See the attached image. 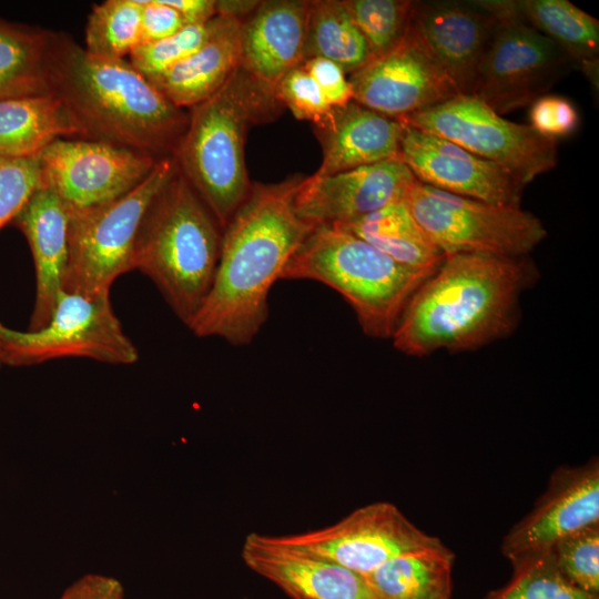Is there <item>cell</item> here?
<instances>
[{
    "label": "cell",
    "instance_id": "836d02e7",
    "mask_svg": "<svg viewBox=\"0 0 599 599\" xmlns=\"http://www.w3.org/2000/svg\"><path fill=\"white\" fill-rule=\"evenodd\" d=\"M551 550L566 579L577 588L599 596V525L559 539Z\"/></svg>",
    "mask_w": 599,
    "mask_h": 599
},
{
    "label": "cell",
    "instance_id": "30bf717a",
    "mask_svg": "<svg viewBox=\"0 0 599 599\" xmlns=\"http://www.w3.org/2000/svg\"><path fill=\"white\" fill-rule=\"evenodd\" d=\"M400 122L460 145L506 169L525 185L558 162L557 141L528 124L506 120L471 94H457Z\"/></svg>",
    "mask_w": 599,
    "mask_h": 599
},
{
    "label": "cell",
    "instance_id": "5b68a950",
    "mask_svg": "<svg viewBox=\"0 0 599 599\" xmlns=\"http://www.w3.org/2000/svg\"><path fill=\"white\" fill-rule=\"evenodd\" d=\"M223 230L177 170L150 205L140 226L134 270L148 276L184 325L212 286Z\"/></svg>",
    "mask_w": 599,
    "mask_h": 599
},
{
    "label": "cell",
    "instance_id": "603a6c76",
    "mask_svg": "<svg viewBox=\"0 0 599 599\" xmlns=\"http://www.w3.org/2000/svg\"><path fill=\"white\" fill-rule=\"evenodd\" d=\"M242 19L216 14L207 40L169 70L148 78L174 105L193 108L212 97L241 64Z\"/></svg>",
    "mask_w": 599,
    "mask_h": 599
},
{
    "label": "cell",
    "instance_id": "4316f807",
    "mask_svg": "<svg viewBox=\"0 0 599 599\" xmlns=\"http://www.w3.org/2000/svg\"><path fill=\"white\" fill-rule=\"evenodd\" d=\"M332 225L415 270L435 272L444 260V254L419 227L405 201L389 204L356 221Z\"/></svg>",
    "mask_w": 599,
    "mask_h": 599
},
{
    "label": "cell",
    "instance_id": "d6986e66",
    "mask_svg": "<svg viewBox=\"0 0 599 599\" xmlns=\"http://www.w3.org/2000/svg\"><path fill=\"white\" fill-rule=\"evenodd\" d=\"M244 564L292 599H376L365 577L329 560L251 532L241 552Z\"/></svg>",
    "mask_w": 599,
    "mask_h": 599
},
{
    "label": "cell",
    "instance_id": "d590c367",
    "mask_svg": "<svg viewBox=\"0 0 599 599\" xmlns=\"http://www.w3.org/2000/svg\"><path fill=\"white\" fill-rule=\"evenodd\" d=\"M275 95L295 118L314 123L316 129L325 126L333 115L334 109L301 64L282 78L275 89Z\"/></svg>",
    "mask_w": 599,
    "mask_h": 599
},
{
    "label": "cell",
    "instance_id": "7a4b0ae2",
    "mask_svg": "<svg viewBox=\"0 0 599 599\" xmlns=\"http://www.w3.org/2000/svg\"><path fill=\"white\" fill-rule=\"evenodd\" d=\"M536 265L483 254L445 255L415 292L390 337L408 356L475 351L511 334L521 294L538 280Z\"/></svg>",
    "mask_w": 599,
    "mask_h": 599
},
{
    "label": "cell",
    "instance_id": "52a82bcc",
    "mask_svg": "<svg viewBox=\"0 0 599 599\" xmlns=\"http://www.w3.org/2000/svg\"><path fill=\"white\" fill-rule=\"evenodd\" d=\"M177 170L173 155L161 158L150 174L124 195L89 207L70 209L63 291L88 296L110 295L113 282L134 270V250L142 221Z\"/></svg>",
    "mask_w": 599,
    "mask_h": 599
},
{
    "label": "cell",
    "instance_id": "74e56055",
    "mask_svg": "<svg viewBox=\"0 0 599 599\" xmlns=\"http://www.w3.org/2000/svg\"><path fill=\"white\" fill-rule=\"evenodd\" d=\"M301 65L316 82L333 109L343 108L353 101L352 85L338 64L316 57L304 60Z\"/></svg>",
    "mask_w": 599,
    "mask_h": 599
},
{
    "label": "cell",
    "instance_id": "cb8c5ba5",
    "mask_svg": "<svg viewBox=\"0 0 599 599\" xmlns=\"http://www.w3.org/2000/svg\"><path fill=\"white\" fill-rule=\"evenodd\" d=\"M498 20L517 19L555 42L598 83L599 21L568 0H476Z\"/></svg>",
    "mask_w": 599,
    "mask_h": 599
},
{
    "label": "cell",
    "instance_id": "ab89813d",
    "mask_svg": "<svg viewBox=\"0 0 599 599\" xmlns=\"http://www.w3.org/2000/svg\"><path fill=\"white\" fill-rule=\"evenodd\" d=\"M59 599H125L119 580L103 575H85L69 586Z\"/></svg>",
    "mask_w": 599,
    "mask_h": 599
},
{
    "label": "cell",
    "instance_id": "6da1fadb",
    "mask_svg": "<svg viewBox=\"0 0 599 599\" xmlns=\"http://www.w3.org/2000/svg\"><path fill=\"white\" fill-rule=\"evenodd\" d=\"M302 177L253 183L223 230L210 292L187 324L199 337H220L234 346L255 338L268 316V294L315 225L295 212Z\"/></svg>",
    "mask_w": 599,
    "mask_h": 599
},
{
    "label": "cell",
    "instance_id": "4dcf8cb0",
    "mask_svg": "<svg viewBox=\"0 0 599 599\" xmlns=\"http://www.w3.org/2000/svg\"><path fill=\"white\" fill-rule=\"evenodd\" d=\"M510 580L485 599H599L573 586L557 567L551 548L512 560Z\"/></svg>",
    "mask_w": 599,
    "mask_h": 599
},
{
    "label": "cell",
    "instance_id": "484cf974",
    "mask_svg": "<svg viewBox=\"0 0 599 599\" xmlns=\"http://www.w3.org/2000/svg\"><path fill=\"white\" fill-rule=\"evenodd\" d=\"M453 565L440 542L395 556L364 577L376 599H450Z\"/></svg>",
    "mask_w": 599,
    "mask_h": 599
},
{
    "label": "cell",
    "instance_id": "277c9868",
    "mask_svg": "<svg viewBox=\"0 0 599 599\" xmlns=\"http://www.w3.org/2000/svg\"><path fill=\"white\" fill-rule=\"evenodd\" d=\"M281 105L275 92L240 65L220 90L191 108L173 156L222 230L252 185L244 159L247 130L273 119Z\"/></svg>",
    "mask_w": 599,
    "mask_h": 599
},
{
    "label": "cell",
    "instance_id": "9c48e42d",
    "mask_svg": "<svg viewBox=\"0 0 599 599\" xmlns=\"http://www.w3.org/2000/svg\"><path fill=\"white\" fill-rule=\"evenodd\" d=\"M3 365L32 366L63 357H85L130 365L139 353L116 317L110 295L88 296L62 291L48 324L17 331L0 323Z\"/></svg>",
    "mask_w": 599,
    "mask_h": 599
},
{
    "label": "cell",
    "instance_id": "83f0119b",
    "mask_svg": "<svg viewBox=\"0 0 599 599\" xmlns=\"http://www.w3.org/2000/svg\"><path fill=\"white\" fill-rule=\"evenodd\" d=\"M51 35L0 19V100L51 93L47 67Z\"/></svg>",
    "mask_w": 599,
    "mask_h": 599
},
{
    "label": "cell",
    "instance_id": "d6a6232c",
    "mask_svg": "<svg viewBox=\"0 0 599 599\" xmlns=\"http://www.w3.org/2000/svg\"><path fill=\"white\" fill-rule=\"evenodd\" d=\"M214 18L205 23L185 24L165 39L139 44L129 62L145 78L158 75L194 53L210 37Z\"/></svg>",
    "mask_w": 599,
    "mask_h": 599
},
{
    "label": "cell",
    "instance_id": "ffe728a7",
    "mask_svg": "<svg viewBox=\"0 0 599 599\" xmlns=\"http://www.w3.org/2000/svg\"><path fill=\"white\" fill-rule=\"evenodd\" d=\"M308 1H260L241 28V68L275 92L304 61Z\"/></svg>",
    "mask_w": 599,
    "mask_h": 599
},
{
    "label": "cell",
    "instance_id": "f35d334b",
    "mask_svg": "<svg viewBox=\"0 0 599 599\" xmlns=\"http://www.w3.org/2000/svg\"><path fill=\"white\" fill-rule=\"evenodd\" d=\"M140 3L141 43L171 37L186 24L182 16L164 0H140Z\"/></svg>",
    "mask_w": 599,
    "mask_h": 599
},
{
    "label": "cell",
    "instance_id": "3957f363",
    "mask_svg": "<svg viewBox=\"0 0 599 599\" xmlns=\"http://www.w3.org/2000/svg\"><path fill=\"white\" fill-rule=\"evenodd\" d=\"M48 82L75 119L82 139L149 153L173 155L189 113L169 101L125 59L88 52L63 33L52 32Z\"/></svg>",
    "mask_w": 599,
    "mask_h": 599
},
{
    "label": "cell",
    "instance_id": "5bb4252c",
    "mask_svg": "<svg viewBox=\"0 0 599 599\" xmlns=\"http://www.w3.org/2000/svg\"><path fill=\"white\" fill-rule=\"evenodd\" d=\"M348 81L355 102L398 121L458 94L410 26L394 49L351 73Z\"/></svg>",
    "mask_w": 599,
    "mask_h": 599
},
{
    "label": "cell",
    "instance_id": "9a60e30c",
    "mask_svg": "<svg viewBox=\"0 0 599 599\" xmlns=\"http://www.w3.org/2000/svg\"><path fill=\"white\" fill-rule=\"evenodd\" d=\"M398 158L424 184L496 205L520 207L526 186L521 181L441 136L404 124Z\"/></svg>",
    "mask_w": 599,
    "mask_h": 599
},
{
    "label": "cell",
    "instance_id": "e0dca14e",
    "mask_svg": "<svg viewBox=\"0 0 599 599\" xmlns=\"http://www.w3.org/2000/svg\"><path fill=\"white\" fill-rule=\"evenodd\" d=\"M599 525V461L557 468L532 510L505 536L502 554L519 556L550 549L559 539Z\"/></svg>",
    "mask_w": 599,
    "mask_h": 599
},
{
    "label": "cell",
    "instance_id": "8fae6325",
    "mask_svg": "<svg viewBox=\"0 0 599 599\" xmlns=\"http://www.w3.org/2000/svg\"><path fill=\"white\" fill-rule=\"evenodd\" d=\"M572 65L567 54L539 31L517 19H501L470 94L504 115L547 94Z\"/></svg>",
    "mask_w": 599,
    "mask_h": 599
},
{
    "label": "cell",
    "instance_id": "d4e9b609",
    "mask_svg": "<svg viewBox=\"0 0 599 599\" xmlns=\"http://www.w3.org/2000/svg\"><path fill=\"white\" fill-rule=\"evenodd\" d=\"M61 138H82V131L54 93L0 100V158L38 156Z\"/></svg>",
    "mask_w": 599,
    "mask_h": 599
},
{
    "label": "cell",
    "instance_id": "7bdbcfd3",
    "mask_svg": "<svg viewBox=\"0 0 599 599\" xmlns=\"http://www.w3.org/2000/svg\"><path fill=\"white\" fill-rule=\"evenodd\" d=\"M2 365H3V364H2V362H1V357H0V367H1Z\"/></svg>",
    "mask_w": 599,
    "mask_h": 599
},
{
    "label": "cell",
    "instance_id": "ba28073f",
    "mask_svg": "<svg viewBox=\"0 0 599 599\" xmlns=\"http://www.w3.org/2000/svg\"><path fill=\"white\" fill-rule=\"evenodd\" d=\"M404 201L444 256L468 253L525 257L547 236L542 222L521 207L456 195L417 180Z\"/></svg>",
    "mask_w": 599,
    "mask_h": 599
},
{
    "label": "cell",
    "instance_id": "7c38bea8",
    "mask_svg": "<svg viewBox=\"0 0 599 599\" xmlns=\"http://www.w3.org/2000/svg\"><path fill=\"white\" fill-rule=\"evenodd\" d=\"M41 187L70 209L98 205L130 192L159 159L99 140L61 138L40 154Z\"/></svg>",
    "mask_w": 599,
    "mask_h": 599
},
{
    "label": "cell",
    "instance_id": "2e32d148",
    "mask_svg": "<svg viewBox=\"0 0 599 599\" xmlns=\"http://www.w3.org/2000/svg\"><path fill=\"white\" fill-rule=\"evenodd\" d=\"M415 181L399 158L334 174L314 173L302 177L294 207L313 225L349 223L404 201Z\"/></svg>",
    "mask_w": 599,
    "mask_h": 599
},
{
    "label": "cell",
    "instance_id": "e575fe53",
    "mask_svg": "<svg viewBox=\"0 0 599 599\" xmlns=\"http://www.w3.org/2000/svg\"><path fill=\"white\" fill-rule=\"evenodd\" d=\"M39 189V155L24 159L0 158V230L13 222Z\"/></svg>",
    "mask_w": 599,
    "mask_h": 599
},
{
    "label": "cell",
    "instance_id": "8992f818",
    "mask_svg": "<svg viewBox=\"0 0 599 599\" xmlns=\"http://www.w3.org/2000/svg\"><path fill=\"white\" fill-rule=\"evenodd\" d=\"M434 272L405 266L332 224L315 225L286 263L281 280H308L337 293L363 333L390 338L410 297Z\"/></svg>",
    "mask_w": 599,
    "mask_h": 599
},
{
    "label": "cell",
    "instance_id": "ac0fdd59",
    "mask_svg": "<svg viewBox=\"0 0 599 599\" xmlns=\"http://www.w3.org/2000/svg\"><path fill=\"white\" fill-rule=\"evenodd\" d=\"M499 20L473 1H415L410 27L458 94H470Z\"/></svg>",
    "mask_w": 599,
    "mask_h": 599
},
{
    "label": "cell",
    "instance_id": "1f68e13d",
    "mask_svg": "<svg viewBox=\"0 0 599 599\" xmlns=\"http://www.w3.org/2000/svg\"><path fill=\"white\" fill-rule=\"evenodd\" d=\"M343 3L366 40L373 59L394 49L405 37L415 1L343 0Z\"/></svg>",
    "mask_w": 599,
    "mask_h": 599
},
{
    "label": "cell",
    "instance_id": "b9f144b4",
    "mask_svg": "<svg viewBox=\"0 0 599 599\" xmlns=\"http://www.w3.org/2000/svg\"><path fill=\"white\" fill-rule=\"evenodd\" d=\"M260 1H216L217 14L232 16L244 20L258 6Z\"/></svg>",
    "mask_w": 599,
    "mask_h": 599
},
{
    "label": "cell",
    "instance_id": "f546056e",
    "mask_svg": "<svg viewBox=\"0 0 599 599\" xmlns=\"http://www.w3.org/2000/svg\"><path fill=\"white\" fill-rule=\"evenodd\" d=\"M140 0H106L92 6L85 26V50L91 54L124 59L141 43Z\"/></svg>",
    "mask_w": 599,
    "mask_h": 599
},
{
    "label": "cell",
    "instance_id": "60d3db41",
    "mask_svg": "<svg viewBox=\"0 0 599 599\" xmlns=\"http://www.w3.org/2000/svg\"><path fill=\"white\" fill-rule=\"evenodd\" d=\"M174 8L186 24L205 23L217 14L214 0H164Z\"/></svg>",
    "mask_w": 599,
    "mask_h": 599
},
{
    "label": "cell",
    "instance_id": "44dd1931",
    "mask_svg": "<svg viewBox=\"0 0 599 599\" xmlns=\"http://www.w3.org/2000/svg\"><path fill=\"white\" fill-rule=\"evenodd\" d=\"M70 207L52 191L39 189L13 220L26 236L35 270V300L29 331L51 317L69 260Z\"/></svg>",
    "mask_w": 599,
    "mask_h": 599
},
{
    "label": "cell",
    "instance_id": "f1b7e54d",
    "mask_svg": "<svg viewBox=\"0 0 599 599\" xmlns=\"http://www.w3.org/2000/svg\"><path fill=\"white\" fill-rule=\"evenodd\" d=\"M316 57L335 62L348 75L372 60L368 44L343 1H308L304 60Z\"/></svg>",
    "mask_w": 599,
    "mask_h": 599
},
{
    "label": "cell",
    "instance_id": "8d00e7d4",
    "mask_svg": "<svg viewBox=\"0 0 599 599\" xmlns=\"http://www.w3.org/2000/svg\"><path fill=\"white\" fill-rule=\"evenodd\" d=\"M529 126L539 135L557 141L572 134L579 125V112L567 98L545 94L530 104Z\"/></svg>",
    "mask_w": 599,
    "mask_h": 599
},
{
    "label": "cell",
    "instance_id": "4fadbf2b",
    "mask_svg": "<svg viewBox=\"0 0 599 599\" xmlns=\"http://www.w3.org/2000/svg\"><path fill=\"white\" fill-rule=\"evenodd\" d=\"M270 537L277 544L329 560L363 576L395 556L441 542L417 528L387 501L359 507L324 528Z\"/></svg>",
    "mask_w": 599,
    "mask_h": 599
},
{
    "label": "cell",
    "instance_id": "7402d4cb",
    "mask_svg": "<svg viewBox=\"0 0 599 599\" xmlns=\"http://www.w3.org/2000/svg\"><path fill=\"white\" fill-rule=\"evenodd\" d=\"M403 131L400 121L354 100L334 109L329 122L317 129L323 160L315 173L334 174L398 158Z\"/></svg>",
    "mask_w": 599,
    "mask_h": 599
}]
</instances>
